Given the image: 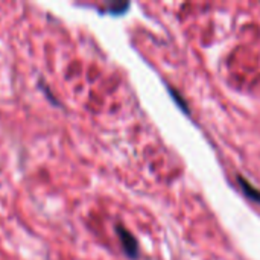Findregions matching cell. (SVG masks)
<instances>
[{"instance_id":"cell-3","label":"cell","mask_w":260,"mask_h":260,"mask_svg":"<svg viewBox=\"0 0 260 260\" xmlns=\"http://www.w3.org/2000/svg\"><path fill=\"white\" fill-rule=\"evenodd\" d=\"M128 6H129L128 3H116V5H111L108 11L110 14H123L128 9Z\"/></svg>"},{"instance_id":"cell-2","label":"cell","mask_w":260,"mask_h":260,"mask_svg":"<svg viewBox=\"0 0 260 260\" xmlns=\"http://www.w3.org/2000/svg\"><path fill=\"white\" fill-rule=\"evenodd\" d=\"M238 181H239V187L242 189V192H244V195L247 197V198H250L251 201H254V203H260V190L259 189H256L250 181H247L244 177H238Z\"/></svg>"},{"instance_id":"cell-4","label":"cell","mask_w":260,"mask_h":260,"mask_svg":"<svg viewBox=\"0 0 260 260\" xmlns=\"http://www.w3.org/2000/svg\"><path fill=\"white\" fill-rule=\"evenodd\" d=\"M169 91H171V94L174 96V101H177V104H178V105H180V107L183 108V111L189 113V107L186 105V102H183V101L180 99V94H178V93H177V91H175L174 88H171V87H169Z\"/></svg>"},{"instance_id":"cell-1","label":"cell","mask_w":260,"mask_h":260,"mask_svg":"<svg viewBox=\"0 0 260 260\" xmlns=\"http://www.w3.org/2000/svg\"><path fill=\"white\" fill-rule=\"evenodd\" d=\"M116 230H117V235H119V239L122 242V248H123L125 254L129 259H137L139 257V244H137V239L125 227H122V225H117Z\"/></svg>"}]
</instances>
